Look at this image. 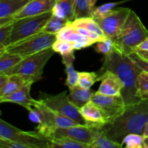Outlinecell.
Masks as SVG:
<instances>
[{
  "instance_id": "obj_47",
  "label": "cell",
  "mask_w": 148,
  "mask_h": 148,
  "mask_svg": "<svg viewBox=\"0 0 148 148\" xmlns=\"http://www.w3.org/2000/svg\"><path fill=\"white\" fill-rule=\"evenodd\" d=\"M0 114H1V111H0Z\"/></svg>"
},
{
  "instance_id": "obj_25",
  "label": "cell",
  "mask_w": 148,
  "mask_h": 148,
  "mask_svg": "<svg viewBox=\"0 0 148 148\" xmlns=\"http://www.w3.org/2000/svg\"><path fill=\"white\" fill-rule=\"evenodd\" d=\"M70 23L75 27H82V28L86 29V30L92 32V33H97L102 37L107 38L104 35L103 32L100 27L99 25L95 21V20L92 17H83V18L75 19Z\"/></svg>"
},
{
  "instance_id": "obj_33",
  "label": "cell",
  "mask_w": 148,
  "mask_h": 148,
  "mask_svg": "<svg viewBox=\"0 0 148 148\" xmlns=\"http://www.w3.org/2000/svg\"><path fill=\"white\" fill-rule=\"evenodd\" d=\"M114 49V40L111 38H106L95 43V50L98 53L106 55L111 53Z\"/></svg>"
},
{
  "instance_id": "obj_29",
  "label": "cell",
  "mask_w": 148,
  "mask_h": 148,
  "mask_svg": "<svg viewBox=\"0 0 148 148\" xmlns=\"http://www.w3.org/2000/svg\"><path fill=\"white\" fill-rule=\"evenodd\" d=\"M52 49L55 52L59 53L62 57H66V56H73L75 49H74L72 43L67 40H57L53 43L52 46Z\"/></svg>"
},
{
  "instance_id": "obj_36",
  "label": "cell",
  "mask_w": 148,
  "mask_h": 148,
  "mask_svg": "<svg viewBox=\"0 0 148 148\" xmlns=\"http://www.w3.org/2000/svg\"><path fill=\"white\" fill-rule=\"evenodd\" d=\"M129 56H130L132 60L135 63V64L137 65L142 71L148 73V61L140 57V56H139V55H137L134 51L132 52V53H130Z\"/></svg>"
},
{
  "instance_id": "obj_45",
  "label": "cell",
  "mask_w": 148,
  "mask_h": 148,
  "mask_svg": "<svg viewBox=\"0 0 148 148\" xmlns=\"http://www.w3.org/2000/svg\"><path fill=\"white\" fill-rule=\"evenodd\" d=\"M143 136H144V137H148V121H147V124H146L145 127Z\"/></svg>"
},
{
  "instance_id": "obj_8",
  "label": "cell",
  "mask_w": 148,
  "mask_h": 148,
  "mask_svg": "<svg viewBox=\"0 0 148 148\" xmlns=\"http://www.w3.org/2000/svg\"><path fill=\"white\" fill-rule=\"evenodd\" d=\"M52 14V11H50L38 15L13 20L10 45L41 32Z\"/></svg>"
},
{
  "instance_id": "obj_46",
  "label": "cell",
  "mask_w": 148,
  "mask_h": 148,
  "mask_svg": "<svg viewBox=\"0 0 148 148\" xmlns=\"http://www.w3.org/2000/svg\"><path fill=\"white\" fill-rule=\"evenodd\" d=\"M97 1H98V0H90V5H91V7H92V8L95 7V4H96Z\"/></svg>"
},
{
  "instance_id": "obj_20",
  "label": "cell",
  "mask_w": 148,
  "mask_h": 148,
  "mask_svg": "<svg viewBox=\"0 0 148 148\" xmlns=\"http://www.w3.org/2000/svg\"><path fill=\"white\" fill-rule=\"evenodd\" d=\"M27 84L33 85V82L20 75H10L5 85L0 88V98L13 93Z\"/></svg>"
},
{
  "instance_id": "obj_43",
  "label": "cell",
  "mask_w": 148,
  "mask_h": 148,
  "mask_svg": "<svg viewBox=\"0 0 148 148\" xmlns=\"http://www.w3.org/2000/svg\"><path fill=\"white\" fill-rule=\"evenodd\" d=\"M6 51H7V47H5V46H3V45H0V56L2 55Z\"/></svg>"
},
{
  "instance_id": "obj_2",
  "label": "cell",
  "mask_w": 148,
  "mask_h": 148,
  "mask_svg": "<svg viewBox=\"0 0 148 148\" xmlns=\"http://www.w3.org/2000/svg\"><path fill=\"white\" fill-rule=\"evenodd\" d=\"M147 121L148 98H145L137 103L126 106L125 111L119 117L104 124L101 130L110 140L122 145L123 140L128 134L143 135Z\"/></svg>"
},
{
  "instance_id": "obj_44",
  "label": "cell",
  "mask_w": 148,
  "mask_h": 148,
  "mask_svg": "<svg viewBox=\"0 0 148 148\" xmlns=\"http://www.w3.org/2000/svg\"><path fill=\"white\" fill-rule=\"evenodd\" d=\"M143 147H144V148H148V137H144Z\"/></svg>"
},
{
  "instance_id": "obj_24",
  "label": "cell",
  "mask_w": 148,
  "mask_h": 148,
  "mask_svg": "<svg viewBox=\"0 0 148 148\" xmlns=\"http://www.w3.org/2000/svg\"><path fill=\"white\" fill-rule=\"evenodd\" d=\"M23 59V58L19 55L6 51L0 56V74L9 75L12 69Z\"/></svg>"
},
{
  "instance_id": "obj_10",
  "label": "cell",
  "mask_w": 148,
  "mask_h": 148,
  "mask_svg": "<svg viewBox=\"0 0 148 148\" xmlns=\"http://www.w3.org/2000/svg\"><path fill=\"white\" fill-rule=\"evenodd\" d=\"M130 10L131 9L126 7L114 8L102 17L93 19L99 25L104 35L114 40L119 35Z\"/></svg>"
},
{
  "instance_id": "obj_21",
  "label": "cell",
  "mask_w": 148,
  "mask_h": 148,
  "mask_svg": "<svg viewBox=\"0 0 148 148\" xmlns=\"http://www.w3.org/2000/svg\"><path fill=\"white\" fill-rule=\"evenodd\" d=\"M82 116L90 124L103 125L105 124L101 111L95 103L90 101L79 109Z\"/></svg>"
},
{
  "instance_id": "obj_18",
  "label": "cell",
  "mask_w": 148,
  "mask_h": 148,
  "mask_svg": "<svg viewBox=\"0 0 148 148\" xmlns=\"http://www.w3.org/2000/svg\"><path fill=\"white\" fill-rule=\"evenodd\" d=\"M75 0H56L55 5L52 10V14L68 22L73 21L75 20Z\"/></svg>"
},
{
  "instance_id": "obj_40",
  "label": "cell",
  "mask_w": 148,
  "mask_h": 148,
  "mask_svg": "<svg viewBox=\"0 0 148 148\" xmlns=\"http://www.w3.org/2000/svg\"><path fill=\"white\" fill-rule=\"evenodd\" d=\"M10 75H4V74H0V88H2L6 82H7Z\"/></svg>"
},
{
  "instance_id": "obj_34",
  "label": "cell",
  "mask_w": 148,
  "mask_h": 148,
  "mask_svg": "<svg viewBox=\"0 0 148 148\" xmlns=\"http://www.w3.org/2000/svg\"><path fill=\"white\" fill-rule=\"evenodd\" d=\"M12 22L0 27V45H3L5 47H7L10 45V36L12 29Z\"/></svg>"
},
{
  "instance_id": "obj_3",
  "label": "cell",
  "mask_w": 148,
  "mask_h": 148,
  "mask_svg": "<svg viewBox=\"0 0 148 148\" xmlns=\"http://www.w3.org/2000/svg\"><path fill=\"white\" fill-rule=\"evenodd\" d=\"M147 38V29L135 12L131 10L119 35L114 40V48L124 54L130 55Z\"/></svg>"
},
{
  "instance_id": "obj_9",
  "label": "cell",
  "mask_w": 148,
  "mask_h": 148,
  "mask_svg": "<svg viewBox=\"0 0 148 148\" xmlns=\"http://www.w3.org/2000/svg\"><path fill=\"white\" fill-rule=\"evenodd\" d=\"M35 108L38 109L41 114V122L38 124L37 131L44 136L47 135L53 129L80 125L72 119L51 109L39 101Z\"/></svg>"
},
{
  "instance_id": "obj_5",
  "label": "cell",
  "mask_w": 148,
  "mask_h": 148,
  "mask_svg": "<svg viewBox=\"0 0 148 148\" xmlns=\"http://www.w3.org/2000/svg\"><path fill=\"white\" fill-rule=\"evenodd\" d=\"M0 137L20 143L27 148H51L50 140L38 131H22L1 119Z\"/></svg>"
},
{
  "instance_id": "obj_6",
  "label": "cell",
  "mask_w": 148,
  "mask_h": 148,
  "mask_svg": "<svg viewBox=\"0 0 148 148\" xmlns=\"http://www.w3.org/2000/svg\"><path fill=\"white\" fill-rule=\"evenodd\" d=\"M66 92V91H64L56 95H52L40 92L38 100L51 109L72 119L80 125L89 127L95 125V124H90L82 116L79 108L70 102Z\"/></svg>"
},
{
  "instance_id": "obj_37",
  "label": "cell",
  "mask_w": 148,
  "mask_h": 148,
  "mask_svg": "<svg viewBox=\"0 0 148 148\" xmlns=\"http://www.w3.org/2000/svg\"><path fill=\"white\" fill-rule=\"evenodd\" d=\"M0 148H27L23 145L0 137Z\"/></svg>"
},
{
  "instance_id": "obj_30",
  "label": "cell",
  "mask_w": 148,
  "mask_h": 148,
  "mask_svg": "<svg viewBox=\"0 0 148 148\" xmlns=\"http://www.w3.org/2000/svg\"><path fill=\"white\" fill-rule=\"evenodd\" d=\"M99 75L95 72H79L77 85L84 89H90L98 80Z\"/></svg>"
},
{
  "instance_id": "obj_23",
  "label": "cell",
  "mask_w": 148,
  "mask_h": 148,
  "mask_svg": "<svg viewBox=\"0 0 148 148\" xmlns=\"http://www.w3.org/2000/svg\"><path fill=\"white\" fill-rule=\"evenodd\" d=\"M75 55L70 56L62 57V63L65 66V72L66 75L65 85L69 88L77 85L79 79V72L76 71L74 68L73 62L75 61Z\"/></svg>"
},
{
  "instance_id": "obj_13",
  "label": "cell",
  "mask_w": 148,
  "mask_h": 148,
  "mask_svg": "<svg viewBox=\"0 0 148 148\" xmlns=\"http://www.w3.org/2000/svg\"><path fill=\"white\" fill-rule=\"evenodd\" d=\"M56 37L59 40H67L72 43L75 50H80L95 43L90 38L80 34L70 22L56 33Z\"/></svg>"
},
{
  "instance_id": "obj_14",
  "label": "cell",
  "mask_w": 148,
  "mask_h": 148,
  "mask_svg": "<svg viewBox=\"0 0 148 148\" xmlns=\"http://www.w3.org/2000/svg\"><path fill=\"white\" fill-rule=\"evenodd\" d=\"M101 72L98 80L101 83L97 92L107 95H121L124 85L118 75L108 70Z\"/></svg>"
},
{
  "instance_id": "obj_12",
  "label": "cell",
  "mask_w": 148,
  "mask_h": 148,
  "mask_svg": "<svg viewBox=\"0 0 148 148\" xmlns=\"http://www.w3.org/2000/svg\"><path fill=\"white\" fill-rule=\"evenodd\" d=\"M98 124L91 126H75L66 128H56L46 136L48 138L53 137H65L75 141L88 145L90 148L94 136V127ZM103 126V125H101Z\"/></svg>"
},
{
  "instance_id": "obj_39",
  "label": "cell",
  "mask_w": 148,
  "mask_h": 148,
  "mask_svg": "<svg viewBox=\"0 0 148 148\" xmlns=\"http://www.w3.org/2000/svg\"><path fill=\"white\" fill-rule=\"evenodd\" d=\"M139 50H145V51H148V38L146 39L145 41H143L141 44L139 45L137 48L135 49V51H139Z\"/></svg>"
},
{
  "instance_id": "obj_27",
  "label": "cell",
  "mask_w": 148,
  "mask_h": 148,
  "mask_svg": "<svg viewBox=\"0 0 148 148\" xmlns=\"http://www.w3.org/2000/svg\"><path fill=\"white\" fill-rule=\"evenodd\" d=\"M92 7L90 0H75L74 17L75 19L92 17Z\"/></svg>"
},
{
  "instance_id": "obj_15",
  "label": "cell",
  "mask_w": 148,
  "mask_h": 148,
  "mask_svg": "<svg viewBox=\"0 0 148 148\" xmlns=\"http://www.w3.org/2000/svg\"><path fill=\"white\" fill-rule=\"evenodd\" d=\"M31 86L32 84H27L13 93L7 96L1 97L0 103H14L22 106L29 111L38 103V100L33 99L30 95Z\"/></svg>"
},
{
  "instance_id": "obj_38",
  "label": "cell",
  "mask_w": 148,
  "mask_h": 148,
  "mask_svg": "<svg viewBox=\"0 0 148 148\" xmlns=\"http://www.w3.org/2000/svg\"><path fill=\"white\" fill-rule=\"evenodd\" d=\"M29 113H30L29 117L31 121L38 123V124H40L41 122V114L38 109L33 107L31 110L29 111Z\"/></svg>"
},
{
  "instance_id": "obj_41",
  "label": "cell",
  "mask_w": 148,
  "mask_h": 148,
  "mask_svg": "<svg viewBox=\"0 0 148 148\" xmlns=\"http://www.w3.org/2000/svg\"><path fill=\"white\" fill-rule=\"evenodd\" d=\"M134 52H135L137 55H139L141 58H143V59L148 61V51L139 50V51H135Z\"/></svg>"
},
{
  "instance_id": "obj_17",
  "label": "cell",
  "mask_w": 148,
  "mask_h": 148,
  "mask_svg": "<svg viewBox=\"0 0 148 148\" xmlns=\"http://www.w3.org/2000/svg\"><path fill=\"white\" fill-rule=\"evenodd\" d=\"M69 94L68 95V98L70 102L79 109L91 101L92 97L95 92L90 88L84 89L78 85L69 88Z\"/></svg>"
},
{
  "instance_id": "obj_4",
  "label": "cell",
  "mask_w": 148,
  "mask_h": 148,
  "mask_svg": "<svg viewBox=\"0 0 148 148\" xmlns=\"http://www.w3.org/2000/svg\"><path fill=\"white\" fill-rule=\"evenodd\" d=\"M55 51L52 47L24 57L10 71V75H20L32 82L42 79L43 69Z\"/></svg>"
},
{
  "instance_id": "obj_22",
  "label": "cell",
  "mask_w": 148,
  "mask_h": 148,
  "mask_svg": "<svg viewBox=\"0 0 148 148\" xmlns=\"http://www.w3.org/2000/svg\"><path fill=\"white\" fill-rule=\"evenodd\" d=\"M101 125L94 127V136L92 148H121L123 146L110 140L101 130Z\"/></svg>"
},
{
  "instance_id": "obj_31",
  "label": "cell",
  "mask_w": 148,
  "mask_h": 148,
  "mask_svg": "<svg viewBox=\"0 0 148 148\" xmlns=\"http://www.w3.org/2000/svg\"><path fill=\"white\" fill-rule=\"evenodd\" d=\"M144 136L138 134H130L126 136L122 142L123 147L127 148H144L143 147Z\"/></svg>"
},
{
  "instance_id": "obj_16",
  "label": "cell",
  "mask_w": 148,
  "mask_h": 148,
  "mask_svg": "<svg viewBox=\"0 0 148 148\" xmlns=\"http://www.w3.org/2000/svg\"><path fill=\"white\" fill-rule=\"evenodd\" d=\"M56 0H31L18 13L14 16V20L38 15L52 11Z\"/></svg>"
},
{
  "instance_id": "obj_28",
  "label": "cell",
  "mask_w": 148,
  "mask_h": 148,
  "mask_svg": "<svg viewBox=\"0 0 148 148\" xmlns=\"http://www.w3.org/2000/svg\"><path fill=\"white\" fill-rule=\"evenodd\" d=\"M69 22L66 21V20L61 17H57L52 14L51 17H50L46 24L42 29L41 32L48 33H53V34H56L59 33L64 26L67 25Z\"/></svg>"
},
{
  "instance_id": "obj_35",
  "label": "cell",
  "mask_w": 148,
  "mask_h": 148,
  "mask_svg": "<svg viewBox=\"0 0 148 148\" xmlns=\"http://www.w3.org/2000/svg\"><path fill=\"white\" fill-rule=\"evenodd\" d=\"M121 2H109L106 3V4H102L99 7H94L92 8V18H96V17H100L103 16L104 14H107L108 12L111 11L116 5L120 4Z\"/></svg>"
},
{
  "instance_id": "obj_42",
  "label": "cell",
  "mask_w": 148,
  "mask_h": 148,
  "mask_svg": "<svg viewBox=\"0 0 148 148\" xmlns=\"http://www.w3.org/2000/svg\"><path fill=\"white\" fill-rule=\"evenodd\" d=\"M14 20V17H6V18H0V27L4 25L7 24L9 23H11Z\"/></svg>"
},
{
  "instance_id": "obj_7",
  "label": "cell",
  "mask_w": 148,
  "mask_h": 148,
  "mask_svg": "<svg viewBox=\"0 0 148 148\" xmlns=\"http://www.w3.org/2000/svg\"><path fill=\"white\" fill-rule=\"evenodd\" d=\"M56 40V34L40 32L30 37L10 45L7 47V51L24 58L52 47Z\"/></svg>"
},
{
  "instance_id": "obj_32",
  "label": "cell",
  "mask_w": 148,
  "mask_h": 148,
  "mask_svg": "<svg viewBox=\"0 0 148 148\" xmlns=\"http://www.w3.org/2000/svg\"><path fill=\"white\" fill-rule=\"evenodd\" d=\"M137 86L140 98H148V73L143 71L140 72L137 78Z\"/></svg>"
},
{
  "instance_id": "obj_11",
  "label": "cell",
  "mask_w": 148,
  "mask_h": 148,
  "mask_svg": "<svg viewBox=\"0 0 148 148\" xmlns=\"http://www.w3.org/2000/svg\"><path fill=\"white\" fill-rule=\"evenodd\" d=\"M101 111L106 123H109L119 117L126 109L121 95H107L95 92L91 99Z\"/></svg>"
},
{
  "instance_id": "obj_1",
  "label": "cell",
  "mask_w": 148,
  "mask_h": 148,
  "mask_svg": "<svg viewBox=\"0 0 148 148\" xmlns=\"http://www.w3.org/2000/svg\"><path fill=\"white\" fill-rule=\"evenodd\" d=\"M105 70L115 73L123 82L121 96L126 106L137 103L142 99L138 92L137 78L143 71L129 55L124 54L114 48L111 53L104 55L101 71Z\"/></svg>"
},
{
  "instance_id": "obj_19",
  "label": "cell",
  "mask_w": 148,
  "mask_h": 148,
  "mask_svg": "<svg viewBox=\"0 0 148 148\" xmlns=\"http://www.w3.org/2000/svg\"><path fill=\"white\" fill-rule=\"evenodd\" d=\"M31 0H0V18L14 17Z\"/></svg>"
},
{
  "instance_id": "obj_26",
  "label": "cell",
  "mask_w": 148,
  "mask_h": 148,
  "mask_svg": "<svg viewBox=\"0 0 148 148\" xmlns=\"http://www.w3.org/2000/svg\"><path fill=\"white\" fill-rule=\"evenodd\" d=\"M51 142V148H90L88 145L75 141L65 137H53L49 138Z\"/></svg>"
}]
</instances>
